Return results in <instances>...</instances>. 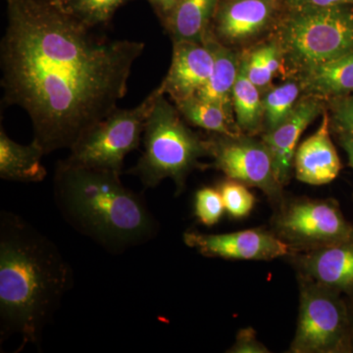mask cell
I'll list each match as a JSON object with an SVG mask.
<instances>
[{
  "mask_svg": "<svg viewBox=\"0 0 353 353\" xmlns=\"http://www.w3.org/2000/svg\"><path fill=\"white\" fill-rule=\"evenodd\" d=\"M6 2L4 104L28 113L46 154L71 150L118 108L145 44L97 36L57 0Z\"/></svg>",
  "mask_w": 353,
  "mask_h": 353,
  "instance_id": "6da1fadb",
  "label": "cell"
},
{
  "mask_svg": "<svg viewBox=\"0 0 353 353\" xmlns=\"http://www.w3.org/2000/svg\"><path fill=\"white\" fill-rule=\"evenodd\" d=\"M73 270L48 236L21 216L0 213V343L12 336L39 347L73 287Z\"/></svg>",
  "mask_w": 353,
  "mask_h": 353,
  "instance_id": "7a4b0ae2",
  "label": "cell"
},
{
  "mask_svg": "<svg viewBox=\"0 0 353 353\" xmlns=\"http://www.w3.org/2000/svg\"><path fill=\"white\" fill-rule=\"evenodd\" d=\"M121 174L58 162L53 197L65 221L111 254L157 236L159 224L143 196L123 185Z\"/></svg>",
  "mask_w": 353,
  "mask_h": 353,
  "instance_id": "3957f363",
  "label": "cell"
},
{
  "mask_svg": "<svg viewBox=\"0 0 353 353\" xmlns=\"http://www.w3.org/2000/svg\"><path fill=\"white\" fill-rule=\"evenodd\" d=\"M273 32L297 78L353 50V6L285 8Z\"/></svg>",
  "mask_w": 353,
  "mask_h": 353,
  "instance_id": "277c9868",
  "label": "cell"
},
{
  "mask_svg": "<svg viewBox=\"0 0 353 353\" xmlns=\"http://www.w3.org/2000/svg\"><path fill=\"white\" fill-rule=\"evenodd\" d=\"M176 105L159 94L146 121L143 150L138 163L128 173L138 176L145 189L172 179L179 196L190 172L199 168V159L210 157L206 139L185 125Z\"/></svg>",
  "mask_w": 353,
  "mask_h": 353,
  "instance_id": "5b68a950",
  "label": "cell"
},
{
  "mask_svg": "<svg viewBox=\"0 0 353 353\" xmlns=\"http://www.w3.org/2000/svg\"><path fill=\"white\" fill-rule=\"evenodd\" d=\"M299 309L288 352L352 353L350 307L336 290L297 276Z\"/></svg>",
  "mask_w": 353,
  "mask_h": 353,
  "instance_id": "8992f818",
  "label": "cell"
},
{
  "mask_svg": "<svg viewBox=\"0 0 353 353\" xmlns=\"http://www.w3.org/2000/svg\"><path fill=\"white\" fill-rule=\"evenodd\" d=\"M162 92L159 85L136 108L115 109L72 146L67 161L122 174L125 157L141 145L146 121Z\"/></svg>",
  "mask_w": 353,
  "mask_h": 353,
  "instance_id": "52a82bcc",
  "label": "cell"
},
{
  "mask_svg": "<svg viewBox=\"0 0 353 353\" xmlns=\"http://www.w3.org/2000/svg\"><path fill=\"white\" fill-rule=\"evenodd\" d=\"M272 231L289 245L292 252L353 240V224L334 199H285L276 208Z\"/></svg>",
  "mask_w": 353,
  "mask_h": 353,
  "instance_id": "ba28073f",
  "label": "cell"
},
{
  "mask_svg": "<svg viewBox=\"0 0 353 353\" xmlns=\"http://www.w3.org/2000/svg\"><path fill=\"white\" fill-rule=\"evenodd\" d=\"M206 143L215 168L228 179L262 190L276 208L284 201V187L279 182L271 153L262 139L245 134H213Z\"/></svg>",
  "mask_w": 353,
  "mask_h": 353,
  "instance_id": "9c48e42d",
  "label": "cell"
},
{
  "mask_svg": "<svg viewBox=\"0 0 353 353\" xmlns=\"http://www.w3.org/2000/svg\"><path fill=\"white\" fill-rule=\"evenodd\" d=\"M183 243L196 250L202 256L230 260L271 261L292 252L273 231L250 229L229 234H203L188 230L183 234Z\"/></svg>",
  "mask_w": 353,
  "mask_h": 353,
  "instance_id": "30bf717a",
  "label": "cell"
},
{
  "mask_svg": "<svg viewBox=\"0 0 353 353\" xmlns=\"http://www.w3.org/2000/svg\"><path fill=\"white\" fill-rule=\"evenodd\" d=\"M285 9L284 0H220L211 32L229 48L243 46L273 32Z\"/></svg>",
  "mask_w": 353,
  "mask_h": 353,
  "instance_id": "8fae6325",
  "label": "cell"
},
{
  "mask_svg": "<svg viewBox=\"0 0 353 353\" xmlns=\"http://www.w3.org/2000/svg\"><path fill=\"white\" fill-rule=\"evenodd\" d=\"M297 276L314 281L353 299V240L307 252H290Z\"/></svg>",
  "mask_w": 353,
  "mask_h": 353,
  "instance_id": "7c38bea8",
  "label": "cell"
},
{
  "mask_svg": "<svg viewBox=\"0 0 353 353\" xmlns=\"http://www.w3.org/2000/svg\"><path fill=\"white\" fill-rule=\"evenodd\" d=\"M325 102L318 97L303 94L284 123L273 131L262 134L261 139L271 153L276 176L283 187L290 182L299 139L304 130L324 113Z\"/></svg>",
  "mask_w": 353,
  "mask_h": 353,
  "instance_id": "4fadbf2b",
  "label": "cell"
},
{
  "mask_svg": "<svg viewBox=\"0 0 353 353\" xmlns=\"http://www.w3.org/2000/svg\"><path fill=\"white\" fill-rule=\"evenodd\" d=\"M214 57L205 43L173 41L170 69L160 83L164 94L178 102L196 95L208 83Z\"/></svg>",
  "mask_w": 353,
  "mask_h": 353,
  "instance_id": "5bb4252c",
  "label": "cell"
},
{
  "mask_svg": "<svg viewBox=\"0 0 353 353\" xmlns=\"http://www.w3.org/2000/svg\"><path fill=\"white\" fill-rule=\"evenodd\" d=\"M294 168L297 180L311 185H327L338 176L341 164L331 139L328 111L323 113L319 129L296 148Z\"/></svg>",
  "mask_w": 353,
  "mask_h": 353,
  "instance_id": "9a60e30c",
  "label": "cell"
},
{
  "mask_svg": "<svg viewBox=\"0 0 353 353\" xmlns=\"http://www.w3.org/2000/svg\"><path fill=\"white\" fill-rule=\"evenodd\" d=\"M203 43L212 52L214 66L208 83L197 92L196 97L220 106L230 117L234 119L233 90L240 71L241 54L234 50L233 48H229L218 41L211 30Z\"/></svg>",
  "mask_w": 353,
  "mask_h": 353,
  "instance_id": "2e32d148",
  "label": "cell"
},
{
  "mask_svg": "<svg viewBox=\"0 0 353 353\" xmlns=\"http://www.w3.org/2000/svg\"><path fill=\"white\" fill-rule=\"evenodd\" d=\"M303 94L323 101L353 94V50L297 77Z\"/></svg>",
  "mask_w": 353,
  "mask_h": 353,
  "instance_id": "e0dca14e",
  "label": "cell"
},
{
  "mask_svg": "<svg viewBox=\"0 0 353 353\" xmlns=\"http://www.w3.org/2000/svg\"><path fill=\"white\" fill-rule=\"evenodd\" d=\"M43 148L36 141L23 145L12 141L3 128L0 130V178L20 183L43 182L48 176L41 158Z\"/></svg>",
  "mask_w": 353,
  "mask_h": 353,
  "instance_id": "ac0fdd59",
  "label": "cell"
},
{
  "mask_svg": "<svg viewBox=\"0 0 353 353\" xmlns=\"http://www.w3.org/2000/svg\"><path fill=\"white\" fill-rule=\"evenodd\" d=\"M220 0H179L163 23L173 41L203 43Z\"/></svg>",
  "mask_w": 353,
  "mask_h": 353,
  "instance_id": "d6986e66",
  "label": "cell"
},
{
  "mask_svg": "<svg viewBox=\"0 0 353 353\" xmlns=\"http://www.w3.org/2000/svg\"><path fill=\"white\" fill-rule=\"evenodd\" d=\"M234 119L243 134L255 137L263 132V104L259 88L250 80L241 61L233 90Z\"/></svg>",
  "mask_w": 353,
  "mask_h": 353,
  "instance_id": "ffe728a7",
  "label": "cell"
},
{
  "mask_svg": "<svg viewBox=\"0 0 353 353\" xmlns=\"http://www.w3.org/2000/svg\"><path fill=\"white\" fill-rule=\"evenodd\" d=\"M175 105L183 119L194 126L223 136L234 137L243 134L236 120L230 117L224 109L196 95L175 102Z\"/></svg>",
  "mask_w": 353,
  "mask_h": 353,
  "instance_id": "44dd1931",
  "label": "cell"
},
{
  "mask_svg": "<svg viewBox=\"0 0 353 353\" xmlns=\"http://www.w3.org/2000/svg\"><path fill=\"white\" fill-rule=\"evenodd\" d=\"M241 61L245 65L246 75L262 94L272 87V81L284 66L282 50L273 36L241 53Z\"/></svg>",
  "mask_w": 353,
  "mask_h": 353,
  "instance_id": "7402d4cb",
  "label": "cell"
},
{
  "mask_svg": "<svg viewBox=\"0 0 353 353\" xmlns=\"http://www.w3.org/2000/svg\"><path fill=\"white\" fill-rule=\"evenodd\" d=\"M301 94V83L294 79L271 87L262 94L263 132L273 131L290 117Z\"/></svg>",
  "mask_w": 353,
  "mask_h": 353,
  "instance_id": "603a6c76",
  "label": "cell"
},
{
  "mask_svg": "<svg viewBox=\"0 0 353 353\" xmlns=\"http://www.w3.org/2000/svg\"><path fill=\"white\" fill-rule=\"evenodd\" d=\"M132 0H63L65 8L88 28L108 26L114 14Z\"/></svg>",
  "mask_w": 353,
  "mask_h": 353,
  "instance_id": "cb8c5ba5",
  "label": "cell"
},
{
  "mask_svg": "<svg viewBox=\"0 0 353 353\" xmlns=\"http://www.w3.org/2000/svg\"><path fill=\"white\" fill-rule=\"evenodd\" d=\"M218 190L224 201L225 209L231 217L241 219L250 214L256 199L248 185L228 179L220 183Z\"/></svg>",
  "mask_w": 353,
  "mask_h": 353,
  "instance_id": "d4e9b609",
  "label": "cell"
},
{
  "mask_svg": "<svg viewBox=\"0 0 353 353\" xmlns=\"http://www.w3.org/2000/svg\"><path fill=\"white\" fill-rule=\"evenodd\" d=\"M225 210L219 190L204 187L197 190L194 196V215L202 225L214 226L222 218Z\"/></svg>",
  "mask_w": 353,
  "mask_h": 353,
  "instance_id": "484cf974",
  "label": "cell"
},
{
  "mask_svg": "<svg viewBox=\"0 0 353 353\" xmlns=\"http://www.w3.org/2000/svg\"><path fill=\"white\" fill-rule=\"evenodd\" d=\"M330 125L331 132H345L353 134V94L330 99Z\"/></svg>",
  "mask_w": 353,
  "mask_h": 353,
  "instance_id": "4316f807",
  "label": "cell"
},
{
  "mask_svg": "<svg viewBox=\"0 0 353 353\" xmlns=\"http://www.w3.org/2000/svg\"><path fill=\"white\" fill-rule=\"evenodd\" d=\"M229 353H270L263 343L257 338L256 332L252 327L239 331L236 341L229 350Z\"/></svg>",
  "mask_w": 353,
  "mask_h": 353,
  "instance_id": "83f0119b",
  "label": "cell"
},
{
  "mask_svg": "<svg viewBox=\"0 0 353 353\" xmlns=\"http://www.w3.org/2000/svg\"><path fill=\"white\" fill-rule=\"evenodd\" d=\"M285 8L353 6V0H284Z\"/></svg>",
  "mask_w": 353,
  "mask_h": 353,
  "instance_id": "f1b7e54d",
  "label": "cell"
},
{
  "mask_svg": "<svg viewBox=\"0 0 353 353\" xmlns=\"http://www.w3.org/2000/svg\"><path fill=\"white\" fill-rule=\"evenodd\" d=\"M152 6L153 11L159 18L160 22L163 24L169 17L174 7L178 3L179 0H148Z\"/></svg>",
  "mask_w": 353,
  "mask_h": 353,
  "instance_id": "f546056e",
  "label": "cell"
},
{
  "mask_svg": "<svg viewBox=\"0 0 353 353\" xmlns=\"http://www.w3.org/2000/svg\"><path fill=\"white\" fill-rule=\"evenodd\" d=\"M338 139L339 143L345 150L348 158V164L353 169V134L352 132H334Z\"/></svg>",
  "mask_w": 353,
  "mask_h": 353,
  "instance_id": "4dcf8cb0",
  "label": "cell"
},
{
  "mask_svg": "<svg viewBox=\"0 0 353 353\" xmlns=\"http://www.w3.org/2000/svg\"><path fill=\"white\" fill-rule=\"evenodd\" d=\"M348 307H350V332H352V353H353V299L352 301H347Z\"/></svg>",
  "mask_w": 353,
  "mask_h": 353,
  "instance_id": "1f68e13d",
  "label": "cell"
},
{
  "mask_svg": "<svg viewBox=\"0 0 353 353\" xmlns=\"http://www.w3.org/2000/svg\"><path fill=\"white\" fill-rule=\"evenodd\" d=\"M57 1H61L62 2V1H63V0H57Z\"/></svg>",
  "mask_w": 353,
  "mask_h": 353,
  "instance_id": "d6a6232c",
  "label": "cell"
}]
</instances>
